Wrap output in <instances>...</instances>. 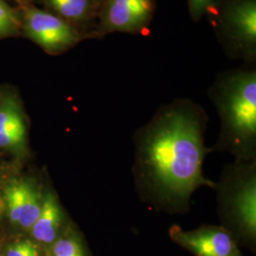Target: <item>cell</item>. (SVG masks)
Segmentation results:
<instances>
[{"label": "cell", "mask_w": 256, "mask_h": 256, "mask_svg": "<svg viewBox=\"0 0 256 256\" xmlns=\"http://www.w3.org/2000/svg\"><path fill=\"white\" fill-rule=\"evenodd\" d=\"M209 117L200 104L176 99L158 108L146 124L138 128L131 172L138 200L156 212L186 214L192 194L212 188L203 173L212 153L205 146Z\"/></svg>", "instance_id": "6da1fadb"}, {"label": "cell", "mask_w": 256, "mask_h": 256, "mask_svg": "<svg viewBox=\"0 0 256 256\" xmlns=\"http://www.w3.org/2000/svg\"><path fill=\"white\" fill-rule=\"evenodd\" d=\"M208 95L218 111L220 131L212 153H228L236 162L256 160V70L221 72Z\"/></svg>", "instance_id": "7a4b0ae2"}, {"label": "cell", "mask_w": 256, "mask_h": 256, "mask_svg": "<svg viewBox=\"0 0 256 256\" xmlns=\"http://www.w3.org/2000/svg\"><path fill=\"white\" fill-rule=\"evenodd\" d=\"M212 189L216 192L220 226L238 246L256 252V160H234L225 165Z\"/></svg>", "instance_id": "3957f363"}, {"label": "cell", "mask_w": 256, "mask_h": 256, "mask_svg": "<svg viewBox=\"0 0 256 256\" xmlns=\"http://www.w3.org/2000/svg\"><path fill=\"white\" fill-rule=\"evenodd\" d=\"M216 32L230 56L252 63L256 58V0H221Z\"/></svg>", "instance_id": "277c9868"}, {"label": "cell", "mask_w": 256, "mask_h": 256, "mask_svg": "<svg viewBox=\"0 0 256 256\" xmlns=\"http://www.w3.org/2000/svg\"><path fill=\"white\" fill-rule=\"evenodd\" d=\"M16 2L22 30L48 54H64L88 37L50 10L39 9L28 0H16Z\"/></svg>", "instance_id": "5b68a950"}, {"label": "cell", "mask_w": 256, "mask_h": 256, "mask_svg": "<svg viewBox=\"0 0 256 256\" xmlns=\"http://www.w3.org/2000/svg\"><path fill=\"white\" fill-rule=\"evenodd\" d=\"M155 10V0H104L92 38L114 32L146 34Z\"/></svg>", "instance_id": "8992f818"}, {"label": "cell", "mask_w": 256, "mask_h": 256, "mask_svg": "<svg viewBox=\"0 0 256 256\" xmlns=\"http://www.w3.org/2000/svg\"><path fill=\"white\" fill-rule=\"evenodd\" d=\"M171 240L194 256H243L236 240L220 225L184 230L178 224L168 230Z\"/></svg>", "instance_id": "52a82bcc"}, {"label": "cell", "mask_w": 256, "mask_h": 256, "mask_svg": "<svg viewBox=\"0 0 256 256\" xmlns=\"http://www.w3.org/2000/svg\"><path fill=\"white\" fill-rule=\"evenodd\" d=\"M44 189L30 178H12L2 190L3 209L10 224L25 232H30L39 216Z\"/></svg>", "instance_id": "ba28073f"}, {"label": "cell", "mask_w": 256, "mask_h": 256, "mask_svg": "<svg viewBox=\"0 0 256 256\" xmlns=\"http://www.w3.org/2000/svg\"><path fill=\"white\" fill-rule=\"evenodd\" d=\"M26 122L18 97L12 93L0 96V148L14 154L26 151Z\"/></svg>", "instance_id": "9c48e42d"}, {"label": "cell", "mask_w": 256, "mask_h": 256, "mask_svg": "<svg viewBox=\"0 0 256 256\" xmlns=\"http://www.w3.org/2000/svg\"><path fill=\"white\" fill-rule=\"evenodd\" d=\"M68 222L62 205L52 190L44 189L42 207L36 221L30 230V238L46 250L61 236Z\"/></svg>", "instance_id": "30bf717a"}, {"label": "cell", "mask_w": 256, "mask_h": 256, "mask_svg": "<svg viewBox=\"0 0 256 256\" xmlns=\"http://www.w3.org/2000/svg\"><path fill=\"white\" fill-rule=\"evenodd\" d=\"M43 2L52 12L77 28L97 18L99 12L96 0H43Z\"/></svg>", "instance_id": "8fae6325"}, {"label": "cell", "mask_w": 256, "mask_h": 256, "mask_svg": "<svg viewBox=\"0 0 256 256\" xmlns=\"http://www.w3.org/2000/svg\"><path fill=\"white\" fill-rule=\"evenodd\" d=\"M44 256H90L84 238L78 230L70 225L44 252Z\"/></svg>", "instance_id": "7c38bea8"}, {"label": "cell", "mask_w": 256, "mask_h": 256, "mask_svg": "<svg viewBox=\"0 0 256 256\" xmlns=\"http://www.w3.org/2000/svg\"><path fill=\"white\" fill-rule=\"evenodd\" d=\"M22 30L18 9L12 8L5 0H0V39L16 36Z\"/></svg>", "instance_id": "4fadbf2b"}, {"label": "cell", "mask_w": 256, "mask_h": 256, "mask_svg": "<svg viewBox=\"0 0 256 256\" xmlns=\"http://www.w3.org/2000/svg\"><path fill=\"white\" fill-rule=\"evenodd\" d=\"M3 256H44V250L30 238L12 239L2 245Z\"/></svg>", "instance_id": "5bb4252c"}, {"label": "cell", "mask_w": 256, "mask_h": 256, "mask_svg": "<svg viewBox=\"0 0 256 256\" xmlns=\"http://www.w3.org/2000/svg\"><path fill=\"white\" fill-rule=\"evenodd\" d=\"M221 0H188L191 18L196 22L205 16L210 14L218 6Z\"/></svg>", "instance_id": "9a60e30c"}, {"label": "cell", "mask_w": 256, "mask_h": 256, "mask_svg": "<svg viewBox=\"0 0 256 256\" xmlns=\"http://www.w3.org/2000/svg\"><path fill=\"white\" fill-rule=\"evenodd\" d=\"M2 176L0 174V214H1V210L3 209V202H2V190H3V187L4 185L2 184Z\"/></svg>", "instance_id": "2e32d148"}, {"label": "cell", "mask_w": 256, "mask_h": 256, "mask_svg": "<svg viewBox=\"0 0 256 256\" xmlns=\"http://www.w3.org/2000/svg\"><path fill=\"white\" fill-rule=\"evenodd\" d=\"M104 0H96V2H97V4L99 5V9H100V6H101L102 2Z\"/></svg>", "instance_id": "e0dca14e"}, {"label": "cell", "mask_w": 256, "mask_h": 256, "mask_svg": "<svg viewBox=\"0 0 256 256\" xmlns=\"http://www.w3.org/2000/svg\"><path fill=\"white\" fill-rule=\"evenodd\" d=\"M0 256H3L2 254V244L0 243Z\"/></svg>", "instance_id": "ac0fdd59"}]
</instances>
